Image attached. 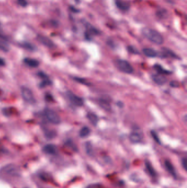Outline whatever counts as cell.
<instances>
[{"label": "cell", "mask_w": 187, "mask_h": 188, "mask_svg": "<svg viewBox=\"0 0 187 188\" xmlns=\"http://www.w3.org/2000/svg\"><path fill=\"white\" fill-rule=\"evenodd\" d=\"M142 32L147 39L155 44L161 45L164 43V39L163 36L154 29L144 28L142 29Z\"/></svg>", "instance_id": "obj_1"}, {"label": "cell", "mask_w": 187, "mask_h": 188, "mask_svg": "<svg viewBox=\"0 0 187 188\" xmlns=\"http://www.w3.org/2000/svg\"><path fill=\"white\" fill-rule=\"evenodd\" d=\"M117 67L120 71L126 74H131L134 71L133 67L128 61L124 60H118L117 62Z\"/></svg>", "instance_id": "obj_2"}, {"label": "cell", "mask_w": 187, "mask_h": 188, "mask_svg": "<svg viewBox=\"0 0 187 188\" xmlns=\"http://www.w3.org/2000/svg\"><path fill=\"white\" fill-rule=\"evenodd\" d=\"M45 114L46 118L51 123L54 124H59L61 119L59 115L56 112L51 109H46L45 111Z\"/></svg>", "instance_id": "obj_3"}, {"label": "cell", "mask_w": 187, "mask_h": 188, "mask_svg": "<svg viewBox=\"0 0 187 188\" xmlns=\"http://www.w3.org/2000/svg\"><path fill=\"white\" fill-rule=\"evenodd\" d=\"M21 94L23 99L26 102L31 104H33L35 102V97L32 92L28 88L25 86L22 87L21 88Z\"/></svg>", "instance_id": "obj_4"}, {"label": "cell", "mask_w": 187, "mask_h": 188, "mask_svg": "<svg viewBox=\"0 0 187 188\" xmlns=\"http://www.w3.org/2000/svg\"><path fill=\"white\" fill-rule=\"evenodd\" d=\"M67 98L70 100L71 103L73 104L74 106L78 107H81L84 105V101L82 98L77 96L73 92L71 91H67Z\"/></svg>", "instance_id": "obj_5"}, {"label": "cell", "mask_w": 187, "mask_h": 188, "mask_svg": "<svg viewBox=\"0 0 187 188\" xmlns=\"http://www.w3.org/2000/svg\"><path fill=\"white\" fill-rule=\"evenodd\" d=\"M143 139V134L140 129H134L130 135V140L133 143L141 142Z\"/></svg>", "instance_id": "obj_6"}, {"label": "cell", "mask_w": 187, "mask_h": 188, "mask_svg": "<svg viewBox=\"0 0 187 188\" xmlns=\"http://www.w3.org/2000/svg\"><path fill=\"white\" fill-rule=\"evenodd\" d=\"M37 40L43 45L47 46L49 48H52L54 46L53 41L48 38L45 36L39 35L37 36Z\"/></svg>", "instance_id": "obj_7"}, {"label": "cell", "mask_w": 187, "mask_h": 188, "mask_svg": "<svg viewBox=\"0 0 187 188\" xmlns=\"http://www.w3.org/2000/svg\"><path fill=\"white\" fill-rule=\"evenodd\" d=\"M117 7L122 11H127L130 7L129 2L125 0H115Z\"/></svg>", "instance_id": "obj_8"}, {"label": "cell", "mask_w": 187, "mask_h": 188, "mask_svg": "<svg viewBox=\"0 0 187 188\" xmlns=\"http://www.w3.org/2000/svg\"><path fill=\"white\" fill-rule=\"evenodd\" d=\"M152 78L153 80L158 85H164L167 82L166 78L163 75L160 74L153 75Z\"/></svg>", "instance_id": "obj_9"}, {"label": "cell", "mask_w": 187, "mask_h": 188, "mask_svg": "<svg viewBox=\"0 0 187 188\" xmlns=\"http://www.w3.org/2000/svg\"><path fill=\"white\" fill-rule=\"evenodd\" d=\"M43 151L47 154L55 155L58 152L57 147L53 144H47L44 146Z\"/></svg>", "instance_id": "obj_10"}, {"label": "cell", "mask_w": 187, "mask_h": 188, "mask_svg": "<svg viewBox=\"0 0 187 188\" xmlns=\"http://www.w3.org/2000/svg\"><path fill=\"white\" fill-rule=\"evenodd\" d=\"M0 50L7 52L9 50V46L7 43V38L6 36H0Z\"/></svg>", "instance_id": "obj_11"}, {"label": "cell", "mask_w": 187, "mask_h": 188, "mask_svg": "<svg viewBox=\"0 0 187 188\" xmlns=\"http://www.w3.org/2000/svg\"><path fill=\"white\" fill-rule=\"evenodd\" d=\"M143 52L145 56L150 58L156 57L158 55V53L155 50L152 48H145L143 49Z\"/></svg>", "instance_id": "obj_12"}, {"label": "cell", "mask_w": 187, "mask_h": 188, "mask_svg": "<svg viewBox=\"0 0 187 188\" xmlns=\"http://www.w3.org/2000/svg\"><path fill=\"white\" fill-rule=\"evenodd\" d=\"M24 62L25 64L28 65L29 67L32 68H35L38 67L39 65V62L36 60L32 59V58H26L24 59Z\"/></svg>", "instance_id": "obj_13"}, {"label": "cell", "mask_w": 187, "mask_h": 188, "mask_svg": "<svg viewBox=\"0 0 187 188\" xmlns=\"http://www.w3.org/2000/svg\"><path fill=\"white\" fill-rule=\"evenodd\" d=\"M161 55L164 57H172V58H177L176 54L173 52L172 51L169 50L167 48H163L162 49Z\"/></svg>", "instance_id": "obj_14"}, {"label": "cell", "mask_w": 187, "mask_h": 188, "mask_svg": "<svg viewBox=\"0 0 187 188\" xmlns=\"http://www.w3.org/2000/svg\"><path fill=\"white\" fill-rule=\"evenodd\" d=\"M165 164L166 166L167 170L169 172V173L171 174L172 175H173V177H176V170L175 168L173 167L172 164L171 163V162L169 161L166 160L165 162Z\"/></svg>", "instance_id": "obj_15"}, {"label": "cell", "mask_w": 187, "mask_h": 188, "mask_svg": "<svg viewBox=\"0 0 187 188\" xmlns=\"http://www.w3.org/2000/svg\"><path fill=\"white\" fill-rule=\"evenodd\" d=\"M87 117L88 120L93 125H97L99 121V118L97 116L93 113H88L87 114Z\"/></svg>", "instance_id": "obj_16"}, {"label": "cell", "mask_w": 187, "mask_h": 188, "mask_svg": "<svg viewBox=\"0 0 187 188\" xmlns=\"http://www.w3.org/2000/svg\"><path fill=\"white\" fill-rule=\"evenodd\" d=\"M99 105L102 107L104 110L106 111H109L111 109V106L109 102L106 99H100L99 100Z\"/></svg>", "instance_id": "obj_17"}, {"label": "cell", "mask_w": 187, "mask_h": 188, "mask_svg": "<svg viewBox=\"0 0 187 188\" xmlns=\"http://www.w3.org/2000/svg\"><path fill=\"white\" fill-rule=\"evenodd\" d=\"M154 69L156 71L158 72V74H169L171 73V72L165 69L164 68H163L161 66H160L159 64H155L154 66Z\"/></svg>", "instance_id": "obj_18"}, {"label": "cell", "mask_w": 187, "mask_h": 188, "mask_svg": "<svg viewBox=\"0 0 187 188\" xmlns=\"http://www.w3.org/2000/svg\"><path fill=\"white\" fill-rule=\"evenodd\" d=\"M91 133L90 129L88 127H84L81 128L79 132V135L81 138H86Z\"/></svg>", "instance_id": "obj_19"}, {"label": "cell", "mask_w": 187, "mask_h": 188, "mask_svg": "<svg viewBox=\"0 0 187 188\" xmlns=\"http://www.w3.org/2000/svg\"><path fill=\"white\" fill-rule=\"evenodd\" d=\"M145 166H146V167H147V169L148 170L149 174H150L153 177L155 176V171L154 170V168L153 167L150 163L149 162H148V161H147V162H145Z\"/></svg>", "instance_id": "obj_20"}, {"label": "cell", "mask_w": 187, "mask_h": 188, "mask_svg": "<svg viewBox=\"0 0 187 188\" xmlns=\"http://www.w3.org/2000/svg\"><path fill=\"white\" fill-rule=\"evenodd\" d=\"M74 79L76 82H78V83L86 85H88L89 84V83H88V82H87V80H86L85 79H83V78L76 77V78H75Z\"/></svg>", "instance_id": "obj_21"}, {"label": "cell", "mask_w": 187, "mask_h": 188, "mask_svg": "<svg viewBox=\"0 0 187 188\" xmlns=\"http://www.w3.org/2000/svg\"><path fill=\"white\" fill-rule=\"evenodd\" d=\"M151 134H152V136L153 137L154 139L155 140V142L159 144H160V141L159 140V137L158 136L157 133L154 131H151Z\"/></svg>", "instance_id": "obj_22"}, {"label": "cell", "mask_w": 187, "mask_h": 188, "mask_svg": "<svg viewBox=\"0 0 187 188\" xmlns=\"http://www.w3.org/2000/svg\"><path fill=\"white\" fill-rule=\"evenodd\" d=\"M128 50L130 53H133V54H138V50L133 46H129L128 47Z\"/></svg>", "instance_id": "obj_23"}, {"label": "cell", "mask_w": 187, "mask_h": 188, "mask_svg": "<svg viewBox=\"0 0 187 188\" xmlns=\"http://www.w3.org/2000/svg\"><path fill=\"white\" fill-rule=\"evenodd\" d=\"M18 4L22 7H25L28 4L26 0H18Z\"/></svg>", "instance_id": "obj_24"}, {"label": "cell", "mask_w": 187, "mask_h": 188, "mask_svg": "<svg viewBox=\"0 0 187 188\" xmlns=\"http://www.w3.org/2000/svg\"><path fill=\"white\" fill-rule=\"evenodd\" d=\"M179 83L178 82H177V81H172V82L170 83V85L171 86L173 87V88H178L179 86Z\"/></svg>", "instance_id": "obj_25"}, {"label": "cell", "mask_w": 187, "mask_h": 188, "mask_svg": "<svg viewBox=\"0 0 187 188\" xmlns=\"http://www.w3.org/2000/svg\"><path fill=\"white\" fill-rule=\"evenodd\" d=\"M182 166L184 168V170H187V159L186 158H184L182 160Z\"/></svg>", "instance_id": "obj_26"}, {"label": "cell", "mask_w": 187, "mask_h": 188, "mask_svg": "<svg viewBox=\"0 0 187 188\" xmlns=\"http://www.w3.org/2000/svg\"><path fill=\"white\" fill-rule=\"evenodd\" d=\"M22 46H23V47H24L25 48H26V49H32V50L33 49V47H32V45H31L30 44H29L28 43H24L23 45H22Z\"/></svg>", "instance_id": "obj_27"}, {"label": "cell", "mask_w": 187, "mask_h": 188, "mask_svg": "<svg viewBox=\"0 0 187 188\" xmlns=\"http://www.w3.org/2000/svg\"><path fill=\"white\" fill-rule=\"evenodd\" d=\"M5 65V61L3 58L0 57V67L4 66Z\"/></svg>", "instance_id": "obj_28"}, {"label": "cell", "mask_w": 187, "mask_h": 188, "mask_svg": "<svg viewBox=\"0 0 187 188\" xmlns=\"http://www.w3.org/2000/svg\"><path fill=\"white\" fill-rule=\"evenodd\" d=\"M87 188H100L99 185L95 184L89 185Z\"/></svg>", "instance_id": "obj_29"}]
</instances>
